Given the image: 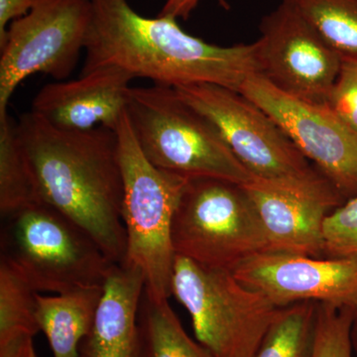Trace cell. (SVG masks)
Segmentation results:
<instances>
[{
    "mask_svg": "<svg viewBox=\"0 0 357 357\" xmlns=\"http://www.w3.org/2000/svg\"><path fill=\"white\" fill-rule=\"evenodd\" d=\"M17 134L38 202L74 220L121 264L126 232L116 132L65 130L30 112L17 122Z\"/></svg>",
    "mask_w": 357,
    "mask_h": 357,
    "instance_id": "obj_1",
    "label": "cell"
},
{
    "mask_svg": "<svg viewBox=\"0 0 357 357\" xmlns=\"http://www.w3.org/2000/svg\"><path fill=\"white\" fill-rule=\"evenodd\" d=\"M93 18L81 74L115 66L160 86L211 84L239 91L259 74L257 43L218 46L185 33L177 20L148 18L128 0H91Z\"/></svg>",
    "mask_w": 357,
    "mask_h": 357,
    "instance_id": "obj_2",
    "label": "cell"
},
{
    "mask_svg": "<svg viewBox=\"0 0 357 357\" xmlns=\"http://www.w3.org/2000/svg\"><path fill=\"white\" fill-rule=\"evenodd\" d=\"M175 89L184 102L217 128L253 180L316 199L333 210L345 203L332 183L312 167L283 129L241 93L211 84Z\"/></svg>",
    "mask_w": 357,
    "mask_h": 357,
    "instance_id": "obj_3",
    "label": "cell"
},
{
    "mask_svg": "<svg viewBox=\"0 0 357 357\" xmlns=\"http://www.w3.org/2000/svg\"><path fill=\"white\" fill-rule=\"evenodd\" d=\"M1 218L0 262L35 292L103 288L114 263L74 220L40 202Z\"/></svg>",
    "mask_w": 357,
    "mask_h": 357,
    "instance_id": "obj_4",
    "label": "cell"
},
{
    "mask_svg": "<svg viewBox=\"0 0 357 357\" xmlns=\"http://www.w3.org/2000/svg\"><path fill=\"white\" fill-rule=\"evenodd\" d=\"M115 132L123 178L121 218L126 232V255L122 263L141 270L147 297L166 301L172 296L176 257L174 215L191 178L160 170L148 161L134 135L126 109Z\"/></svg>",
    "mask_w": 357,
    "mask_h": 357,
    "instance_id": "obj_5",
    "label": "cell"
},
{
    "mask_svg": "<svg viewBox=\"0 0 357 357\" xmlns=\"http://www.w3.org/2000/svg\"><path fill=\"white\" fill-rule=\"evenodd\" d=\"M126 112L141 151L160 170L239 185L253 180L217 128L175 89L155 84L130 86Z\"/></svg>",
    "mask_w": 357,
    "mask_h": 357,
    "instance_id": "obj_6",
    "label": "cell"
},
{
    "mask_svg": "<svg viewBox=\"0 0 357 357\" xmlns=\"http://www.w3.org/2000/svg\"><path fill=\"white\" fill-rule=\"evenodd\" d=\"M172 243L176 255L229 271L268 251L261 220L243 185L215 178L190 180L174 215Z\"/></svg>",
    "mask_w": 357,
    "mask_h": 357,
    "instance_id": "obj_7",
    "label": "cell"
},
{
    "mask_svg": "<svg viewBox=\"0 0 357 357\" xmlns=\"http://www.w3.org/2000/svg\"><path fill=\"white\" fill-rule=\"evenodd\" d=\"M171 293L191 316L197 342L211 357H255L279 307L237 280L176 255Z\"/></svg>",
    "mask_w": 357,
    "mask_h": 357,
    "instance_id": "obj_8",
    "label": "cell"
},
{
    "mask_svg": "<svg viewBox=\"0 0 357 357\" xmlns=\"http://www.w3.org/2000/svg\"><path fill=\"white\" fill-rule=\"evenodd\" d=\"M93 18L91 0H35L0 41V115L16 89L35 74L66 81L74 72Z\"/></svg>",
    "mask_w": 357,
    "mask_h": 357,
    "instance_id": "obj_9",
    "label": "cell"
},
{
    "mask_svg": "<svg viewBox=\"0 0 357 357\" xmlns=\"http://www.w3.org/2000/svg\"><path fill=\"white\" fill-rule=\"evenodd\" d=\"M260 75L286 95L326 105L342 56L287 0L260 21Z\"/></svg>",
    "mask_w": 357,
    "mask_h": 357,
    "instance_id": "obj_10",
    "label": "cell"
},
{
    "mask_svg": "<svg viewBox=\"0 0 357 357\" xmlns=\"http://www.w3.org/2000/svg\"><path fill=\"white\" fill-rule=\"evenodd\" d=\"M238 93L283 129L345 201L357 196V134L328 105L286 95L260 74L251 75Z\"/></svg>",
    "mask_w": 357,
    "mask_h": 357,
    "instance_id": "obj_11",
    "label": "cell"
},
{
    "mask_svg": "<svg viewBox=\"0 0 357 357\" xmlns=\"http://www.w3.org/2000/svg\"><path fill=\"white\" fill-rule=\"evenodd\" d=\"M232 273L277 307L311 301L357 310V258L261 252L237 265Z\"/></svg>",
    "mask_w": 357,
    "mask_h": 357,
    "instance_id": "obj_12",
    "label": "cell"
},
{
    "mask_svg": "<svg viewBox=\"0 0 357 357\" xmlns=\"http://www.w3.org/2000/svg\"><path fill=\"white\" fill-rule=\"evenodd\" d=\"M134 77L115 66L79 75L76 79L46 84L35 96L31 112L56 128L114 130L128 102Z\"/></svg>",
    "mask_w": 357,
    "mask_h": 357,
    "instance_id": "obj_13",
    "label": "cell"
},
{
    "mask_svg": "<svg viewBox=\"0 0 357 357\" xmlns=\"http://www.w3.org/2000/svg\"><path fill=\"white\" fill-rule=\"evenodd\" d=\"M144 275L137 267L114 264L79 357H146L139 324Z\"/></svg>",
    "mask_w": 357,
    "mask_h": 357,
    "instance_id": "obj_14",
    "label": "cell"
},
{
    "mask_svg": "<svg viewBox=\"0 0 357 357\" xmlns=\"http://www.w3.org/2000/svg\"><path fill=\"white\" fill-rule=\"evenodd\" d=\"M243 185L261 220L267 252L325 258L324 222L332 208L255 180Z\"/></svg>",
    "mask_w": 357,
    "mask_h": 357,
    "instance_id": "obj_15",
    "label": "cell"
},
{
    "mask_svg": "<svg viewBox=\"0 0 357 357\" xmlns=\"http://www.w3.org/2000/svg\"><path fill=\"white\" fill-rule=\"evenodd\" d=\"M103 288L43 296L36 293V318L53 357H79V344L89 335Z\"/></svg>",
    "mask_w": 357,
    "mask_h": 357,
    "instance_id": "obj_16",
    "label": "cell"
},
{
    "mask_svg": "<svg viewBox=\"0 0 357 357\" xmlns=\"http://www.w3.org/2000/svg\"><path fill=\"white\" fill-rule=\"evenodd\" d=\"M319 303L279 307L255 357H314Z\"/></svg>",
    "mask_w": 357,
    "mask_h": 357,
    "instance_id": "obj_17",
    "label": "cell"
},
{
    "mask_svg": "<svg viewBox=\"0 0 357 357\" xmlns=\"http://www.w3.org/2000/svg\"><path fill=\"white\" fill-rule=\"evenodd\" d=\"M139 324L146 357H211L185 332L168 300L158 302L143 293Z\"/></svg>",
    "mask_w": 357,
    "mask_h": 357,
    "instance_id": "obj_18",
    "label": "cell"
},
{
    "mask_svg": "<svg viewBox=\"0 0 357 357\" xmlns=\"http://www.w3.org/2000/svg\"><path fill=\"white\" fill-rule=\"evenodd\" d=\"M38 203L29 169L21 150L17 122L0 115V213L1 217Z\"/></svg>",
    "mask_w": 357,
    "mask_h": 357,
    "instance_id": "obj_19",
    "label": "cell"
},
{
    "mask_svg": "<svg viewBox=\"0 0 357 357\" xmlns=\"http://www.w3.org/2000/svg\"><path fill=\"white\" fill-rule=\"evenodd\" d=\"M342 57H357V0H287Z\"/></svg>",
    "mask_w": 357,
    "mask_h": 357,
    "instance_id": "obj_20",
    "label": "cell"
},
{
    "mask_svg": "<svg viewBox=\"0 0 357 357\" xmlns=\"http://www.w3.org/2000/svg\"><path fill=\"white\" fill-rule=\"evenodd\" d=\"M36 293L6 263L0 262V344L40 332Z\"/></svg>",
    "mask_w": 357,
    "mask_h": 357,
    "instance_id": "obj_21",
    "label": "cell"
},
{
    "mask_svg": "<svg viewBox=\"0 0 357 357\" xmlns=\"http://www.w3.org/2000/svg\"><path fill=\"white\" fill-rule=\"evenodd\" d=\"M356 310L319 303L314 357H354L351 325Z\"/></svg>",
    "mask_w": 357,
    "mask_h": 357,
    "instance_id": "obj_22",
    "label": "cell"
},
{
    "mask_svg": "<svg viewBox=\"0 0 357 357\" xmlns=\"http://www.w3.org/2000/svg\"><path fill=\"white\" fill-rule=\"evenodd\" d=\"M323 232L326 258H357V196L326 215Z\"/></svg>",
    "mask_w": 357,
    "mask_h": 357,
    "instance_id": "obj_23",
    "label": "cell"
},
{
    "mask_svg": "<svg viewBox=\"0 0 357 357\" xmlns=\"http://www.w3.org/2000/svg\"><path fill=\"white\" fill-rule=\"evenodd\" d=\"M326 105L357 134V57H342L340 74Z\"/></svg>",
    "mask_w": 357,
    "mask_h": 357,
    "instance_id": "obj_24",
    "label": "cell"
},
{
    "mask_svg": "<svg viewBox=\"0 0 357 357\" xmlns=\"http://www.w3.org/2000/svg\"><path fill=\"white\" fill-rule=\"evenodd\" d=\"M35 0H0V41L13 21L29 13Z\"/></svg>",
    "mask_w": 357,
    "mask_h": 357,
    "instance_id": "obj_25",
    "label": "cell"
},
{
    "mask_svg": "<svg viewBox=\"0 0 357 357\" xmlns=\"http://www.w3.org/2000/svg\"><path fill=\"white\" fill-rule=\"evenodd\" d=\"M199 2L201 0H166L158 15L188 20L195 9L199 6ZM218 2L223 8H229L227 0H218Z\"/></svg>",
    "mask_w": 357,
    "mask_h": 357,
    "instance_id": "obj_26",
    "label": "cell"
},
{
    "mask_svg": "<svg viewBox=\"0 0 357 357\" xmlns=\"http://www.w3.org/2000/svg\"><path fill=\"white\" fill-rule=\"evenodd\" d=\"M0 357H38L35 351L33 337L21 335L6 344H0Z\"/></svg>",
    "mask_w": 357,
    "mask_h": 357,
    "instance_id": "obj_27",
    "label": "cell"
},
{
    "mask_svg": "<svg viewBox=\"0 0 357 357\" xmlns=\"http://www.w3.org/2000/svg\"><path fill=\"white\" fill-rule=\"evenodd\" d=\"M351 337L354 356L357 357V310L354 312V319H352Z\"/></svg>",
    "mask_w": 357,
    "mask_h": 357,
    "instance_id": "obj_28",
    "label": "cell"
}]
</instances>
